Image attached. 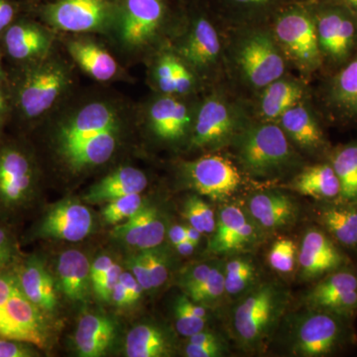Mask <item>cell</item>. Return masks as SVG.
I'll return each mask as SVG.
<instances>
[{
  "instance_id": "f546056e",
  "label": "cell",
  "mask_w": 357,
  "mask_h": 357,
  "mask_svg": "<svg viewBox=\"0 0 357 357\" xmlns=\"http://www.w3.org/2000/svg\"><path fill=\"white\" fill-rule=\"evenodd\" d=\"M115 335V326L112 319L100 314H84L79 319L75 344L79 356L98 357L109 349Z\"/></svg>"
},
{
  "instance_id": "836d02e7",
  "label": "cell",
  "mask_w": 357,
  "mask_h": 357,
  "mask_svg": "<svg viewBox=\"0 0 357 357\" xmlns=\"http://www.w3.org/2000/svg\"><path fill=\"white\" fill-rule=\"evenodd\" d=\"M6 44L11 57L25 60L42 55L48 50L50 41L43 30L37 26L20 23L9 28Z\"/></svg>"
},
{
  "instance_id": "ac0fdd59",
  "label": "cell",
  "mask_w": 357,
  "mask_h": 357,
  "mask_svg": "<svg viewBox=\"0 0 357 357\" xmlns=\"http://www.w3.org/2000/svg\"><path fill=\"white\" fill-rule=\"evenodd\" d=\"M196 112L182 100L164 95L150 107V126L159 139L178 142L192 133Z\"/></svg>"
},
{
  "instance_id": "603a6c76",
  "label": "cell",
  "mask_w": 357,
  "mask_h": 357,
  "mask_svg": "<svg viewBox=\"0 0 357 357\" xmlns=\"http://www.w3.org/2000/svg\"><path fill=\"white\" fill-rule=\"evenodd\" d=\"M304 100H306L305 84L285 75L257 93L253 115L258 121L277 122L282 114Z\"/></svg>"
},
{
  "instance_id": "e7e4bbea",
  "label": "cell",
  "mask_w": 357,
  "mask_h": 357,
  "mask_svg": "<svg viewBox=\"0 0 357 357\" xmlns=\"http://www.w3.org/2000/svg\"><path fill=\"white\" fill-rule=\"evenodd\" d=\"M3 107H4L3 96H2L1 91H0V112H1L2 109H3Z\"/></svg>"
},
{
  "instance_id": "7c38bea8",
  "label": "cell",
  "mask_w": 357,
  "mask_h": 357,
  "mask_svg": "<svg viewBox=\"0 0 357 357\" xmlns=\"http://www.w3.org/2000/svg\"><path fill=\"white\" fill-rule=\"evenodd\" d=\"M185 176L192 189L213 199L232 196L241 184L238 169L230 160L218 155H208L189 162Z\"/></svg>"
},
{
  "instance_id": "f907efd6",
  "label": "cell",
  "mask_w": 357,
  "mask_h": 357,
  "mask_svg": "<svg viewBox=\"0 0 357 357\" xmlns=\"http://www.w3.org/2000/svg\"><path fill=\"white\" fill-rule=\"evenodd\" d=\"M128 267L130 269L131 273L135 277L138 283L142 286L144 291H149L153 289L152 288L151 280H150L146 263H145L142 252L130 257V259L128 260Z\"/></svg>"
},
{
  "instance_id": "6125c7cd",
  "label": "cell",
  "mask_w": 357,
  "mask_h": 357,
  "mask_svg": "<svg viewBox=\"0 0 357 357\" xmlns=\"http://www.w3.org/2000/svg\"><path fill=\"white\" fill-rule=\"evenodd\" d=\"M175 248L181 255L189 256L194 252L196 245H194V244L190 243L188 239H185V241L177 244V245H175Z\"/></svg>"
},
{
  "instance_id": "681fc988",
  "label": "cell",
  "mask_w": 357,
  "mask_h": 357,
  "mask_svg": "<svg viewBox=\"0 0 357 357\" xmlns=\"http://www.w3.org/2000/svg\"><path fill=\"white\" fill-rule=\"evenodd\" d=\"M213 267V265L203 263V264L197 265V266L192 268L190 271H188L183 277L182 281H181L182 287L185 292L189 294L195 289L198 288L201 284H203L210 275Z\"/></svg>"
},
{
  "instance_id": "816d5d0a",
  "label": "cell",
  "mask_w": 357,
  "mask_h": 357,
  "mask_svg": "<svg viewBox=\"0 0 357 357\" xmlns=\"http://www.w3.org/2000/svg\"><path fill=\"white\" fill-rule=\"evenodd\" d=\"M16 286H17V280L13 269L1 270L0 271V312L3 311Z\"/></svg>"
},
{
  "instance_id": "7a4b0ae2",
  "label": "cell",
  "mask_w": 357,
  "mask_h": 357,
  "mask_svg": "<svg viewBox=\"0 0 357 357\" xmlns=\"http://www.w3.org/2000/svg\"><path fill=\"white\" fill-rule=\"evenodd\" d=\"M185 36L175 53L189 66L197 76L217 79L227 73L225 27L211 11L206 0H185Z\"/></svg>"
},
{
  "instance_id": "60d3db41",
  "label": "cell",
  "mask_w": 357,
  "mask_h": 357,
  "mask_svg": "<svg viewBox=\"0 0 357 357\" xmlns=\"http://www.w3.org/2000/svg\"><path fill=\"white\" fill-rule=\"evenodd\" d=\"M184 215L190 225L202 234H213L217 227L215 213L206 202L194 196L187 199Z\"/></svg>"
},
{
  "instance_id": "9c48e42d",
  "label": "cell",
  "mask_w": 357,
  "mask_h": 357,
  "mask_svg": "<svg viewBox=\"0 0 357 357\" xmlns=\"http://www.w3.org/2000/svg\"><path fill=\"white\" fill-rule=\"evenodd\" d=\"M345 317L321 310L310 309L296 326L293 352L304 357L330 356L349 337Z\"/></svg>"
},
{
  "instance_id": "9f6ffc18",
  "label": "cell",
  "mask_w": 357,
  "mask_h": 357,
  "mask_svg": "<svg viewBox=\"0 0 357 357\" xmlns=\"http://www.w3.org/2000/svg\"><path fill=\"white\" fill-rule=\"evenodd\" d=\"M15 14L13 4L8 0H0V31L10 24Z\"/></svg>"
},
{
  "instance_id": "4dcf8cb0",
  "label": "cell",
  "mask_w": 357,
  "mask_h": 357,
  "mask_svg": "<svg viewBox=\"0 0 357 357\" xmlns=\"http://www.w3.org/2000/svg\"><path fill=\"white\" fill-rule=\"evenodd\" d=\"M117 130L109 129L79 143L75 146L63 150L65 158L73 168L102 165L109 161L116 147Z\"/></svg>"
},
{
  "instance_id": "5b68a950",
  "label": "cell",
  "mask_w": 357,
  "mask_h": 357,
  "mask_svg": "<svg viewBox=\"0 0 357 357\" xmlns=\"http://www.w3.org/2000/svg\"><path fill=\"white\" fill-rule=\"evenodd\" d=\"M287 306L285 291L275 283L253 289L236 307L234 331L245 349L261 347L270 337Z\"/></svg>"
},
{
  "instance_id": "8fae6325",
  "label": "cell",
  "mask_w": 357,
  "mask_h": 357,
  "mask_svg": "<svg viewBox=\"0 0 357 357\" xmlns=\"http://www.w3.org/2000/svg\"><path fill=\"white\" fill-rule=\"evenodd\" d=\"M31 160L17 148L0 151V215L9 217L29 206L34 197Z\"/></svg>"
},
{
  "instance_id": "cb8c5ba5",
  "label": "cell",
  "mask_w": 357,
  "mask_h": 357,
  "mask_svg": "<svg viewBox=\"0 0 357 357\" xmlns=\"http://www.w3.org/2000/svg\"><path fill=\"white\" fill-rule=\"evenodd\" d=\"M165 232L166 225L158 210L144 206L133 217L119 223L112 234L126 245L147 250L158 248L163 243Z\"/></svg>"
},
{
  "instance_id": "83f0119b",
  "label": "cell",
  "mask_w": 357,
  "mask_h": 357,
  "mask_svg": "<svg viewBox=\"0 0 357 357\" xmlns=\"http://www.w3.org/2000/svg\"><path fill=\"white\" fill-rule=\"evenodd\" d=\"M59 286L66 297L82 302L88 297L91 283V264L88 257L77 250H68L59 256Z\"/></svg>"
},
{
  "instance_id": "bcb514c9",
  "label": "cell",
  "mask_w": 357,
  "mask_h": 357,
  "mask_svg": "<svg viewBox=\"0 0 357 357\" xmlns=\"http://www.w3.org/2000/svg\"><path fill=\"white\" fill-rule=\"evenodd\" d=\"M18 261L17 243L14 234L8 227L0 225V271L14 268Z\"/></svg>"
},
{
  "instance_id": "b9f144b4",
  "label": "cell",
  "mask_w": 357,
  "mask_h": 357,
  "mask_svg": "<svg viewBox=\"0 0 357 357\" xmlns=\"http://www.w3.org/2000/svg\"><path fill=\"white\" fill-rule=\"evenodd\" d=\"M225 293V272L213 265L206 280L187 296L199 304H211L220 300Z\"/></svg>"
},
{
  "instance_id": "680465c9",
  "label": "cell",
  "mask_w": 357,
  "mask_h": 357,
  "mask_svg": "<svg viewBox=\"0 0 357 357\" xmlns=\"http://www.w3.org/2000/svg\"><path fill=\"white\" fill-rule=\"evenodd\" d=\"M220 342L217 335L213 333L202 332L195 333L189 337V344L204 345Z\"/></svg>"
},
{
  "instance_id": "91938a15",
  "label": "cell",
  "mask_w": 357,
  "mask_h": 357,
  "mask_svg": "<svg viewBox=\"0 0 357 357\" xmlns=\"http://www.w3.org/2000/svg\"><path fill=\"white\" fill-rule=\"evenodd\" d=\"M168 236L171 243H172L174 245H177V244L185 241L187 236H185V225H174V227H171L170 230H169Z\"/></svg>"
},
{
  "instance_id": "ab89813d",
  "label": "cell",
  "mask_w": 357,
  "mask_h": 357,
  "mask_svg": "<svg viewBox=\"0 0 357 357\" xmlns=\"http://www.w3.org/2000/svg\"><path fill=\"white\" fill-rule=\"evenodd\" d=\"M144 206L140 194H131L109 202L103 208L102 217L109 225H119L133 217Z\"/></svg>"
},
{
  "instance_id": "6da1fadb",
  "label": "cell",
  "mask_w": 357,
  "mask_h": 357,
  "mask_svg": "<svg viewBox=\"0 0 357 357\" xmlns=\"http://www.w3.org/2000/svg\"><path fill=\"white\" fill-rule=\"evenodd\" d=\"M225 30V69L241 86L257 95L285 76L289 62L269 25Z\"/></svg>"
},
{
  "instance_id": "11a10c76",
  "label": "cell",
  "mask_w": 357,
  "mask_h": 357,
  "mask_svg": "<svg viewBox=\"0 0 357 357\" xmlns=\"http://www.w3.org/2000/svg\"><path fill=\"white\" fill-rule=\"evenodd\" d=\"M114 263V260L109 255H100V257L96 258V261L91 265V285L95 284L98 279L102 278L103 275L109 271Z\"/></svg>"
},
{
  "instance_id": "6f0895ef",
  "label": "cell",
  "mask_w": 357,
  "mask_h": 357,
  "mask_svg": "<svg viewBox=\"0 0 357 357\" xmlns=\"http://www.w3.org/2000/svg\"><path fill=\"white\" fill-rule=\"evenodd\" d=\"M112 301L114 305L119 307L128 306L130 304L128 290L124 287L123 284L119 280L112 291Z\"/></svg>"
},
{
  "instance_id": "db71d44e",
  "label": "cell",
  "mask_w": 357,
  "mask_h": 357,
  "mask_svg": "<svg viewBox=\"0 0 357 357\" xmlns=\"http://www.w3.org/2000/svg\"><path fill=\"white\" fill-rule=\"evenodd\" d=\"M121 283L123 284L124 287L128 290L129 295V300H130V304L132 305L134 303L137 302L140 299L141 295H142L144 289L142 286L138 283L136 280L135 277L133 276L131 272H123L121 275Z\"/></svg>"
},
{
  "instance_id": "3957f363",
  "label": "cell",
  "mask_w": 357,
  "mask_h": 357,
  "mask_svg": "<svg viewBox=\"0 0 357 357\" xmlns=\"http://www.w3.org/2000/svg\"><path fill=\"white\" fill-rule=\"evenodd\" d=\"M282 52L301 74L310 76L321 67L314 0H300L281 9L269 23Z\"/></svg>"
},
{
  "instance_id": "1f68e13d",
  "label": "cell",
  "mask_w": 357,
  "mask_h": 357,
  "mask_svg": "<svg viewBox=\"0 0 357 357\" xmlns=\"http://www.w3.org/2000/svg\"><path fill=\"white\" fill-rule=\"evenodd\" d=\"M293 188L303 196L319 199H335L340 194V181L330 164L307 167L294 178Z\"/></svg>"
},
{
  "instance_id": "4316f807",
  "label": "cell",
  "mask_w": 357,
  "mask_h": 357,
  "mask_svg": "<svg viewBox=\"0 0 357 357\" xmlns=\"http://www.w3.org/2000/svg\"><path fill=\"white\" fill-rule=\"evenodd\" d=\"M325 100L338 116L357 121V54L331 79Z\"/></svg>"
},
{
  "instance_id": "74e56055",
  "label": "cell",
  "mask_w": 357,
  "mask_h": 357,
  "mask_svg": "<svg viewBox=\"0 0 357 357\" xmlns=\"http://www.w3.org/2000/svg\"><path fill=\"white\" fill-rule=\"evenodd\" d=\"M176 328L183 337H190L204 331L208 321L206 307L188 296H180L175 303Z\"/></svg>"
},
{
  "instance_id": "94428289",
  "label": "cell",
  "mask_w": 357,
  "mask_h": 357,
  "mask_svg": "<svg viewBox=\"0 0 357 357\" xmlns=\"http://www.w3.org/2000/svg\"><path fill=\"white\" fill-rule=\"evenodd\" d=\"M185 236H187L188 241L190 243L194 244V245H198L202 238V232L199 231L198 229H195L192 225H185Z\"/></svg>"
},
{
  "instance_id": "8992f818",
  "label": "cell",
  "mask_w": 357,
  "mask_h": 357,
  "mask_svg": "<svg viewBox=\"0 0 357 357\" xmlns=\"http://www.w3.org/2000/svg\"><path fill=\"white\" fill-rule=\"evenodd\" d=\"M248 107L232 98L225 89H215L202 102L191 133L195 148L223 146L251 121Z\"/></svg>"
},
{
  "instance_id": "f1b7e54d",
  "label": "cell",
  "mask_w": 357,
  "mask_h": 357,
  "mask_svg": "<svg viewBox=\"0 0 357 357\" xmlns=\"http://www.w3.org/2000/svg\"><path fill=\"white\" fill-rule=\"evenodd\" d=\"M249 213L258 225L278 229L293 222L296 208L292 199L280 192H263L251 197Z\"/></svg>"
},
{
  "instance_id": "52a82bcc",
  "label": "cell",
  "mask_w": 357,
  "mask_h": 357,
  "mask_svg": "<svg viewBox=\"0 0 357 357\" xmlns=\"http://www.w3.org/2000/svg\"><path fill=\"white\" fill-rule=\"evenodd\" d=\"M122 40L131 47L152 43L173 22L185 18V0H117Z\"/></svg>"
},
{
  "instance_id": "484cf974",
  "label": "cell",
  "mask_w": 357,
  "mask_h": 357,
  "mask_svg": "<svg viewBox=\"0 0 357 357\" xmlns=\"http://www.w3.org/2000/svg\"><path fill=\"white\" fill-rule=\"evenodd\" d=\"M147 177L133 167H121L96 183L86 192L84 199L89 204L109 203L121 197L140 194L146 189Z\"/></svg>"
},
{
  "instance_id": "03108f58",
  "label": "cell",
  "mask_w": 357,
  "mask_h": 357,
  "mask_svg": "<svg viewBox=\"0 0 357 357\" xmlns=\"http://www.w3.org/2000/svg\"><path fill=\"white\" fill-rule=\"evenodd\" d=\"M356 278H357V272H356Z\"/></svg>"
},
{
  "instance_id": "277c9868",
  "label": "cell",
  "mask_w": 357,
  "mask_h": 357,
  "mask_svg": "<svg viewBox=\"0 0 357 357\" xmlns=\"http://www.w3.org/2000/svg\"><path fill=\"white\" fill-rule=\"evenodd\" d=\"M232 142L239 164L252 177H273L297 160L291 141L278 122L250 121Z\"/></svg>"
},
{
  "instance_id": "4fadbf2b",
  "label": "cell",
  "mask_w": 357,
  "mask_h": 357,
  "mask_svg": "<svg viewBox=\"0 0 357 357\" xmlns=\"http://www.w3.org/2000/svg\"><path fill=\"white\" fill-rule=\"evenodd\" d=\"M93 227V215L86 206L64 201L47 211L35 229L34 236L77 243L89 236Z\"/></svg>"
},
{
  "instance_id": "c3c4849f",
  "label": "cell",
  "mask_w": 357,
  "mask_h": 357,
  "mask_svg": "<svg viewBox=\"0 0 357 357\" xmlns=\"http://www.w3.org/2000/svg\"><path fill=\"white\" fill-rule=\"evenodd\" d=\"M32 344L13 338H0V357H33L38 356Z\"/></svg>"
},
{
  "instance_id": "be15d7a7",
  "label": "cell",
  "mask_w": 357,
  "mask_h": 357,
  "mask_svg": "<svg viewBox=\"0 0 357 357\" xmlns=\"http://www.w3.org/2000/svg\"><path fill=\"white\" fill-rule=\"evenodd\" d=\"M335 1L347 7L357 17V0H335Z\"/></svg>"
},
{
  "instance_id": "9a60e30c",
  "label": "cell",
  "mask_w": 357,
  "mask_h": 357,
  "mask_svg": "<svg viewBox=\"0 0 357 357\" xmlns=\"http://www.w3.org/2000/svg\"><path fill=\"white\" fill-rule=\"evenodd\" d=\"M305 301L310 309L351 318L357 312L356 274L338 269L326 275L307 293Z\"/></svg>"
},
{
  "instance_id": "ee69618b",
  "label": "cell",
  "mask_w": 357,
  "mask_h": 357,
  "mask_svg": "<svg viewBox=\"0 0 357 357\" xmlns=\"http://www.w3.org/2000/svg\"><path fill=\"white\" fill-rule=\"evenodd\" d=\"M178 57L177 54L165 53L160 56L155 67V81L164 95L175 96V72Z\"/></svg>"
},
{
  "instance_id": "30bf717a",
  "label": "cell",
  "mask_w": 357,
  "mask_h": 357,
  "mask_svg": "<svg viewBox=\"0 0 357 357\" xmlns=\"http://www.w3.org/2000/svg\"><path fill=\"white\" fill-rule=\"evenodd\" d=\"M117 0H54L42 7L45 20L69 32L102 29L116 18Z\"/></svg>"
},
{
  "instance_id": "2e32d148",
  "label": "cell",
  "mask_w": 357,
  "mask_h": 357,
  "mask_svg": "<svg viewBox=\"0 0 357 357\" xmlns=\"http://www.w3.org/2000/svg\"><path fill=\"white\" fill-rule=\"evenodd\" d=\"M297 1L300 0H206L227 29L269 25L281 9Z\"/></svg>"
},
{
  "instance_id": "7bdbcfd3",
  "label": "cell",
  "mask_w": 357,
  "mask_h": 357,
  "mask_svg": "<svg viewBox=\"0 0 357 357\" xmlns=\"http://www.w3.org/2000/svg\"><path fill=\"white\" fill-rule=\"evenodd\" d=\"M297 246L289 238H279L275 241L269 255L268 261L270 266L280 273H289L293 271L298 261Z\"/></svg>"
},
{
  "instance_id": "f6af8a7d",
  "label": "cell",
  "mask_w": 357,
  "mask_h": 357,
  "mask_svg": "<svg viewBox=\"0 0 357 357\" xmlns=\"http://www.w3.org/2000/svg\"><path fill=\"white\" fill-rule=\"evenodd\" d=\"M143 257L151 280L152 288L157 289L165 284L169 276L168 264L165 256L155 248L142 250Z\"/></svg>"
},
{
  "instance_id": "5bb4252c",
  "label": "cell",
  "mask_w": 357,
  "mask_h": 357,
  "mask_svg": "<svg viewBox=\"0 0 357 357\" xmlns=\"http://www.w3.org/2000/svg\"><path fill=\"white\" fill-rule=\"evenodd\" d=\"M16 286L15 290L0 312V337L23 340L37 347L46 344L43 317Z\"/></svg>"
},
{
  "instance_id": "7dc6e473",
  "label": "cell",
  "mask_w": 357,
  "mask_h": 357,
  "mask_svg": "<svg viewBox=\"0 0 357 357\" xmlns=\"http://www.w3.org/2000/svg\"><path fill=\"white\" fill-rule=\"evenodd\" d=\"M122 273L121 267L116 263H114L102 278L98 279L95 284H93V289L100 300L105 302H109L112 300V291L116 285L117 282L121 279Z\"/></svg>"
},
{
  "instance_id": "d590c367",
  "label": "cell",
  "mask_w": 357,
  "mask_h": 357,
  "mask_svg": "<svg viewBox=\"0 0 357 357\" xmlns=\"http://www.w3.org/2000/svg\"><path fill=\"white\" fill-rule=\"evenodd\" d=\"M321 225L333 238L345 246L357 244V210L333 206L326 208L319 215Z\"/></svg>"
},
{
  "instance_id": "8d00e7d4",
  "label": "cell",
  "mask_w": 357,
  "mask_h": 357,
  "mask_svg": "<svg viewBox=\"0 0 357 357\" xmlns=\"http://www.w3.org/2000/svg\"><path fill=\"white\" fill-rule=\"evenodd\" d=\"M332 166L340 181V196L345 201H357V142L338 150Z\"/></svg>"
},
{
  "instance_id": "d6a6232c",
  "label": "cell",
  "mask_w": 357,
  "mask_h": 357,
  "mask_svg": "<svg viewBox=\"0 0 357 357\" xmlns=\"http://www.w3.org/2000/svg\"><path fill=\"white\" fill-rule=\"evenodd\" d=\"M69 51L77 65L93 79L105 82L116 75L114 59L98 45L86 41L73 42Z\"/></svg>"
},
{
  "instance_id": "ba28073f",
  "label": "cell",
  "mask_w": 357,
  "mask_h": 357,
  "mask_svg": "<svg viewBox=\"0 0 357 357\" xmlns=\"http://www.w3.org/2000/svg\"><path fill=\"white\" fill-rule=\"evenodd\" d=\"M314 20L324 61L342 64L357 43V17L335 0H314Z\"/></svg>"
},
{
  "instance_id": "f35d334b",
  "label": "cell",
  "mask_w": 357,
  "mask_h": 357,
  "mask_svg": "<svg viewBox=\"0 0 357 357\" xmlns=\"http://www.w3.org/2000/svg\"><path fill=\"white\" fill-rule=\"evenodd\" d=\"M225 293L229 295H238L251 285L255 277V268L248 260H230L225 265Z\"/></svg>"
},
{
  "instance_id": "7402d4cb",
  "label": "cell",
  "mask_w": 357,
  "mask_h": 357,
  "mask_svg": "<svg viewBox=\"0 0 357 357\" xmlns=\"http://www.w3.org/2000/svg\"><path fill=\"white\" fill-rule=\"evenodd\" d=\"M14 274L21 292L40 311L52 312L57 307L53 278L36 255L28 256L14 266Z\"/></svg>"
},
{
  "instance_id": "44dd1931",
  "label": "cell",
  "mask_w": 357,
  "mask_h": 357,
  "mask_svg": "<svg viewBox=\"0 0 357 357\" xmlns=\"http://www.w3.org/2000/svg\"><path fill=\"white\" fill-rule=\"evenodd\" d=\"M344 261V255L325 232L319 229L307 231L298 253L303 276L316 279L337 271Z\"/></svg>"
},
{
  "instance_id": "f5cc1de1",
  "label": "cell",
  "mask_w": 357,
  "mask_h": 357,
  "mask_svg": "<svg viewBox=\"0 0 357 357\" xmlns=\"http://www.w3.org/2000/svg\"><path fill=\"white\" fill-rule=\"evenodd\" d=\"M222 354L223 345L220 342L204 345L188 344L185 347V356L189 357H218Z\"/></svg>"
},
{
  "instance_id": "d6986e66",
  "label": "cell",
  "mask_w": 357,
  "mask_h": 357,
  "mask_svg": "<svg viewBox=\"0 0 357 357\" xmlns=\"http://www.w3.org/2000/svg\"><path fill=\"white\" fill-rule=\"evenodd\" d=\"M115 128H119V119L115 110L105 103H91L62 126L59 136L61 148L63 151L103 131Z\"/></svg>"
},
{
  "instance_id": "e0dca14e",
  "label": "cell",
  "mask_w": 357,
  "mask_h": 357,
  "mask_svg": "<svg viewBox=\"0 0 357 357\" xmlns=\"http://www.w3.org/2000/svg\"><path fill=\"white\" fill-rule=\"evenodd\" d=\"M68 84L67 73L48 65L28 77L20 93V105L28 117H37L55 103Z\"/></svg>"
},
{
  "instance_id": "d4e9b609",
  "label": "cell",
  "mask_w": 357,
  "mask_h": 357,
  "mask_svg": "<svg viewBox=\"0 0 357 357\" xmlns=\"http://www.w3.org/2000/svg\"><path fill=\"white\" fill-rule=\"evenodd\" d=\"M277 122L289 139L303 150L317 151L325 144L323 131L319 128L316 114L306 100L288 109Z\"/></svg>"
},
{
  "instance_id": "ffe728a7",
  "label": "cell",
  "mask_w": 357,
  "mask_h": 357,
  "mask_svg": "<svg viewBox=\"0 0 357 357\" xmlns=\"http://www.w3.org/2000/svg\"><path fill=\"white\" fill-rule=\"evenodd\" d=\"M255 225L238 206H227L220 211L208 250L215 255H230L255 243Z\"/></svg>"
},
{
  "instance_id": "e575fe53",
  "label": "cell",
  "mask_w": 357,
  "mask_h": 357,
  "mask_svg": "<svg viewBox=\"0 0 357 357\" xmlns=\"http://www.w3.org/2000/svg\"><path fill=\"white\" fill-rule=\"evenodd\" d=\"M129 357L168 356L171 345L165 333L152 325H139L128 333L126 342Z\"/></svg>"
}]
</instances>
